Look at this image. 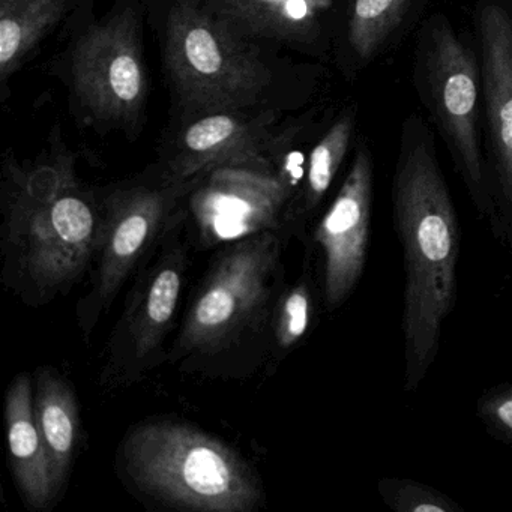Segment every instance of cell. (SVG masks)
<instances>
[{"mask_svg":"<svg viewBox=\"0 0 512 512\" xmlns=\"http://www.w3.org/2000/svg\"><path fill=\"white\" fill-rule=\"evenodd\" d=\"M103 197L82 187L68 158L10 167L2 190L0 277L22 304L43 308L91 271Z\"/></svg>","mask_w":512,"mask_h":512,"instance_id":"1","label":"cell"},{"mask_svg":"<svg viewBox=\"0 0 512 512\" xmlns=\"http://www.w3.org/2000/svg\"><path fill=\"white\" fill-rule=\"evenodd\" d=\"M287 236L263 232L220 248L187 307L167 362L182 373L245 379L265 368L286 287Z\"/></svg>","mask_w":512,"mask_h":512,"instance_id":"2","label":"cell"},{"mask_svg":"<svg viewBox=\"0 0 512 512\" xmlns=\"http://www.w3.org/2000/svg\"><path fill=\"white\" fill-rule=\"evenodd\" d=\"M392 217L403 251L404 392H416L436 361L443 323L457 302L460 227L430 146L401 154L392 187Z\"/></svg>","mask_w":512,"mask_h":512,"instance_id":"3","label":"cell"},{"mask_svg":"<svg viewBox=\"0 0 512 512\" xmlns=\"http://www.w3.org/2000/svg\"><path fill=\"white\" fill-rule=\"evenodd\" d=\"M116 470L131 493L176 511L254 512L266 503L259 473L236 449L178 419L133 425Z\"/></svg>","mask_w":512,"mask_h":512,"instance_id":"4","label":"cell"},{"mask_svg":"<svg viewBox=\"0 0 512 512\" xmlns=\"http://www.w3.org/2000/svg\"><path fill=\"white\" fill-rule=\"evenodd\" d=\"M193 184L176 181L166 173L157 184L128 185L103 197V226L89 271L88 292L76 305L77 325L86 343L112 310L122 287L185 218Z\"/></svg>","mask_w":512,"mask_h":512,"instance_id":"5","label":"cell"},{"mask_svg":"<svg viewBox=\"0 0 512 512\" xmlns=\"http://www.w3.org/2000/svg\"><path fill=\"white\" fill-rule=\"evenodd\" d=\"M166 64L179 97L200 112L248 106L271 80L253 49L197 0H179L170 13Z\"/></svg>","mask_w":512,"mask_h":512,"instance_id":"6","label":"cell"},{"mask_svg":"<svg viewBox=\"0 0 512 512\" xmlns=\"http://www.w3.org/2000/svg\"><path fill=\"white\" fill-rule=\"evenodd\" d=\"M187 215L134 275L124 311L106 344L100 385L128 388L145 380L169 358L167 338L181 305L190 268Z\"/></svg>","mask_w":512,"mask_h":512,"instance_id":"7","label":"cell"},{"mask_svg":"<svg viewBox=\"0 0 512 512\" xmlns=\"http://www.w3.org/2000/svg\"><path fill=\"white\" fill-rule=\"evenodd\" d=\"M293 181L269 167L224 166L196 179L187 197L188 236L200 250L263 232L290 238Z\"/></svg>","mask_w":512,"mask_h":512,"instance_id":"8","label":"cell"},{"mask_svg":"<svg viewBox=\"0 0 512 512\" xmlns=\"http://www.w3.org/2000/svg\"><path fill=\"white\" fill-rule=\"evenodd\" d=\"M74 91L94 118L133 127L148 97L139 22L131 10L89 29L73 56Z\"/></svg>","mask_w":512,"mask_h":512,"instance_id":"9","label":"cell"},{"mask_svg":"<svg viewBox=\"0 0 512 512\" xmlns=\"http://www.w3.org/2000/svg\"><path fill=\"white\" fill-rule=\"evenodd\" d=\"M428 67L440 124L454 148L476 208L490 220L493 232L500 238V221L485 184L476 136L478 70L475 61L451 28L437 26L433 31Z\"/></svg>","mask_w":512,"mask_h":512,"instance_id":"10","label":"cell"},{"mask_svg":"<svg viewBox=\"0 0 512 512\" xmlns=\"http://www.w3.org/2000/svg\"><path fill=\"white\" fill-rule=\"evenodd\" d=\"M373 164L361 148L335 196L313 230L322 259V298L335 311L355 292L367 265L370 247Z\"/></svg>","mask_w":512,"mask_h":512,"instance_id":"11","label":"cell"},{"mask_svg":"<svg viewBox=\"0 0 512 512\" xmlns=\"http://www.w3.org/2000/svg\"><path fill=\"white\" fill-rule=\"evenodd\" d=\"M265 124L236 115V110L212 112L191 124L182 136L167 175L191 182L224 166L269 167L262 155Z\"/></svg>","mask_w":512,"mask_h":512,"instance_id":"12","label":"cell"},{"mask_svg":"<svg viewBox=\"0 0 512 512\" xmlns=\"http://www.w3.org/2000/svg\"><path fill=\"white\" fill-rule=\"evenodd\" d=\"M479 31L485 97L512 248V19L503 8L490 5L479 17Z\"/></svg>","mask_w":512,"mask_h":512,"instance_id":"13","label":"cell"},{"mask_svg":"<svg viewBox=\"0 0 512 512\" xmlns=\"http://www.w3.org/2000/svg\"><path fill=\"white\" fill-rule=\"evenodd\" d=\"M8 457L17 490L32 511H50L58 503L52 466L34 415V377L20 373L5 395Z\"/></svg>","mask_w":512,"mask_h":512,"instance_id":"14","label":"cell"},{"mask_svg":"<svg viewBox=\"0 0 512 512\" xmlns=\"http://www.w3.org/2000/svg\"><path fill=\"white\" fill-rule=\"evenodd\" d=\"M34 415L50 458L56 496L61 499L79 451L82 422L73 385L52 365L35 370Z\"/></svg>","mask_w":512,"mask_h":512,"instance_id":"15","label":"cell"},{"mask_svg":"<svg viewBox=\"0 0 512 512\" xmlns=\"http://www.w3.org/2000/svg\"><path fill=\"white\" fill-rule=\"evenodd\" d=\"M67 0H0V76L7 80L58 25Z\"/></svg>","mask_w":512,"mask_h":512,"instance_id":"16","label":"cell"},{"mask_svg":"<svg viewBox=\"0 0 512 512\" xmlns=\"http://www.w3.org/2000/svg\"><path fill=\"white\" fill-rule=\"evenodd\" d=\"M232 22L272 38L299 40L313 32L331 0H220Z\"/></svg>","mask_w":512,"mask_h":512,"instance_id":"17","label":"cell"},{"mask_svg":"<svg viewBox=\"0 0 512 512\" xmlns=\"http://www.w3.org/2000/svg\"><path fill=\"white\" fill-rule=\"evenodd\" d=\"M316 289L308 253L304 271L292 284H286L272 314L269 355L265 365L268 376L275 373L281 361L289 356L310 332L316 316Z\"/></svg>","mask_w":512,"mask_h":512,"instance_id":"18","label":"cell"},{"mask_svg":"<svg viewBox=\"0 0 512 512\" xmlns=\"http://www.w3.org/2000/svg\"><path fill=\"white\" fill-rule=\"evenodd\" d=\"M350 136L352 119L344 116L332 125L331 130L311 152L304 188L299 196L298 205H295L290 214V236H302L304 233L302 226L319 208L340 170L349 148Z\"/></svg>","mask_w":512,"mask_h":512,"instance_id":"19","label":"cell"},{"mask_svg":"<svg viewBox=\"0 0 512 512\" xmlns=\"http://www.w3.org/2000/svg\"><path fill=\"white\" fill-rule=\"evenodd\" d=\"M410 0H355L349 25L353 52L368 59L385 43L406 11Z\"/></svg>","mask_w":512,"mask_h":512,"instance_id":"20","label":"cell"},{"mask_svg":"<svg viewBox=\"0 0 512 512\" xmlns=\"http://www.w3.org/2000/svg\"><path fill=\"white\" fill-rule=\"evenodd\" d=\"M386 506L397 512H461L442 491L406 478H382L377 484Z\"/></svg>","mask_w":512,"mask_h":512,"instance_id":"21","label":"cell"},{"mask_svg":"<svg viewBox=\"0 0 512 512\" xmlns=\"http://www.w3.org/2000/svg\"><path fill=\"white\" fill-rule=\"evenodd\" d=\"M476 413L494 437L512 448V383L485 391L476 404Z\"/></svg>","mask_w":512,"mask_h":512,"instance_id":"22","label":"cell"}]
</instances>
